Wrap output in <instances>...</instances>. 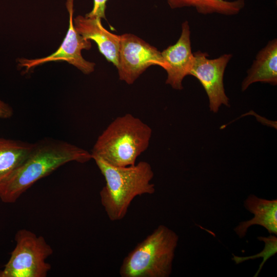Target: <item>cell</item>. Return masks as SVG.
Instances as JSON below:
<instances>
[{
  "mask_svg": "<svg viewBox=\"0 0 277 277\" xmlns=\"http://www.w3.org/2000/svg\"><path fill=\"white\" fill-rule=\"evenodd\" d=\"M91 153L69 143L46 138L35 143L27 157L1 184L0 199L13 203L35 183L70 162L85 163Z\"/></svg>",
  "mask_w": 277,
  "mask_h": 277,
  "instance_id": "1",
  "label": "cell"
},
{
  "mask_svg": "<svg viewBox=\"0 0 277 277\" xmlns=\"http://www.w3.org/2000/svg\"><path fill=\"white\" fill-rule=\"evenodd\" d=\"M92 159L105 178L106 184L100 195L101 204L110 221L124 219L136 196L154 193L155 185L151 182L154 173L148 162L141 161L131 166L117 167L97 157Z\"/></svg>",
  "mask_w": 277,
  "mask_h": 277,
  "instance_id": "2",
  "label": "cell"
},
{
  "mask_svg": "<svg viewBox=\"0 0 277 277\" xmlns=\"http://www.w3.org/2000/svg\"><path fill=\"white\" fill-rule=\"evenodd\" d=\"M152 129L139 118L128 113L116 117L99 135L91 152L117 167L134 165L148 148Z\"/></svg>",
  "mask_w": 277,
  "mask_h": 277,
  "instance_id": "3",
  "label": "cell"
},
{
  "mask_svg": "<svg viewBox=\"0 0 277 277\" xmlns=\"http://www.w3.org/2000/svg\"><path fill=\"white\" fill-rule=\"evenodd\" d=\"M178 241L174 231L159 225L125 257L120 268V276H169Z\"/></svg>",
  "mask_w": 277,
  "mask_h": 277,
  "instance_id": "4",
  "label": "cell"
},
{
  "mask_svg": "<svg viewBox=\"0 0 277 277\" xmlns=\"http://www.w3.org/2000/svg\"><path fill=\"white\" fill-rule=\"evenodd\" d=\"M16 246L0 277H45L51 269L46 259L53 253L42 236L26 229L15 234Z\"/></svg>",
  "mask_w": 277,
  "mask_h": 277,
  "instance_id": "5",
  "label": "cell"
},
{
  "mask_svg": "<svg viewBox=\"0 0 277 277\" xmlns=\"http://www.w3.org/2000/svg\"><path fill=\"white\" fill-rule=\"evenodd\" d=\"M163 66L161 52L138 36L120 35L118 64L120 80L132 84L151 66Z\"/></svg>",
  "mask_w": 277,
  "mask_h": 277,
  "instance_id": "6",
  "label": "cell"
},
{
  "mask_svg": "<svg viewBox=\"0 0 277 277\" xmlns=\"http://www.w3.org/2000/svg\"><path fill=\"white\" fill-rule=\"evenodd\" d=\"M194 60L189 75L196 77L203 86L209 99L210 111L216 113L222 105L230 106L223 83L226 67L231 58L230 54L209 59L206 52L193 53Z\"/></svg>",
  "mask_w": 277,
  "mask_h": 277,
  "instance_id": "7",
  "label": "cell"
},
{
  "mask_svg": "<svg viewBox=\"0 0 277 277\" xmlns=\"http://www.w3.org/2000/svg\"><path fill=\"white\" fill-rule=\"evenodd\" d=\"M69 26L66 36L59 48L53 54L41 58L21 59L19 65L29 70L48 62L63 61L74 66L85 74H89L94 70L95 64L85 60L82 56L83 49H89L91 42L84 38L75 30L73 22L72 0L68 1Z\"/></svg>",
  "mask_w": 277,
  "mask_h": 277,
  "instance_id": "8",
  "label": "cell"
},
{
  "mask_svg": "<svg viewBox=\"0 0 277 277\" xmlns=\"http://www.w3.org/2000/svg\"><path fill=\"white\" fill-rule=\"evenodd\" d=\"M161 55L162 68L167 74L166 83L174 89L182 90L183 80L189 75L194 60L188 21L182 23L181 34L177 41L161 52Z\"/></svg>",
  "mask_w": 277,
  "mask_h": 277,
  "instance_id": "9",
  "label": "cell"
},
{
  "mask_svg": "<svg viewBox=\"0 0 277 277\" xmlns=\"http://www.w3.org/2000/svg\"><path fill=\"white\" fill-rule=\"evenodd\" d=\"M76 31L84 38L93 40L100 53L115 67L118 64L120 35L112 33L102 26L101 19L78 15L74 19Z\"/></svg>",
  "mask_w": 277,
  "mask_h": 277,
  "instance_id": "10",
  "label": "cell"
},
{
  "mask_svg": "<svg viewBox=\"0 0 277 277\" xmlns=\"http://www.w3.org/2000/svg\"><path fill=\"white\" fill-rule=\"evenodd\" d=\"M245 208L254 215L251 220L241 222L234 230L243 238L253 225L265 227L270 234H277V200H268L251 194L244 201Z\"/></svg>",
  "mask_w": 277,
  "mask_h": 277,
  "instance_id": "11",
  "label": "cell"
},
{
  "mask_svg": "<svg viewBox=\"0 0 277 277\" xmlns=\"http://www.w3.org/2000/svg\"><path fill=\"white\" fill-rule=\"evenodd\" d=\"M256 82L277 84V39L274 38L258 53L247 75L242 83V90Z\"/></svg>",
  "mask_w": 277,
  "mask_h": 277,
  "instance_id": "12",
  "label": "cell"
},
{
  "mask_svg": "<svg viewBox=\"0 0 277 277\" xmlns=\"http://www.w3.org/2000/svg\"><path fill=\"white\" fill-rule=\"evenodd\" d=\"M34 145L35 143L0 137V185L23 163Z\"/></svg>",
  "mask_w": 277,
  "mask_h": 277,
  "instance_id": "13",
  "label": "cell"
},
{
  "mask_svg": "<svg viewBox=\"0 0 277 277\" xmlns=\"http://www.w3.org/2000/svg\"><path fill=\"white\" fill-rule=\"evenodd\" d=\"M172 9L193 7L201 14L234 15L244 8L245 0H167Z\"/></svg>",
  "mask_w": 277,
  "mask_h": 277,
  "instance_id": "14",
  "label": "cell"
},
{
  "mask_svg": "<svg viewBox=\"0 0 277 277\" xmlns=\"http://www.w3.org/2000/svg\"><path fill=\"white\" fill-rule=\"evenodd\" d=\"M258 239L265 243V247L263 251L255 255L248 256H238L233 254L232 260L236 264H240L249 260H254L259 258H263V261L259 266V268L254 275L257 276L261 271L263 266L268 259L275 255L277 252V238L274 235H270L268 237L259 236Z\"/></svg>",
  "mask_w": 277,
  "mask_h": 277,
  "instance_id": "15",
  "label": "cell"
},
{
  "mask_svg": "<svg viewBox=\"0 0 277 277\" xmlns=\"http://www.w3.org/2000/svg\"><path fill=\"white\" fill-rule=\"evenodd\" d=\"M107 2V0H93V8L85 16L106 19L105 10Z\"/></svg>",
  "mask_w": 277,
  "mask_h": 277,
  "instance_id": "16",
  "label": "cell"
},
{
  "mask_svg": "<svg viewBox=\"0 0 277 277\" xmlns=\"http://www.w3.org/2000/svg\"><path fill=\"white\" fill-rule=\"evenodd\" d=\"M13 114L12 108L0 99V118H10Z\"/></svg>",
  "mask_w": 277,
  "mask_h": 277,
  "instance_id": "17",
  "label": "cell"
}]
</instances>
